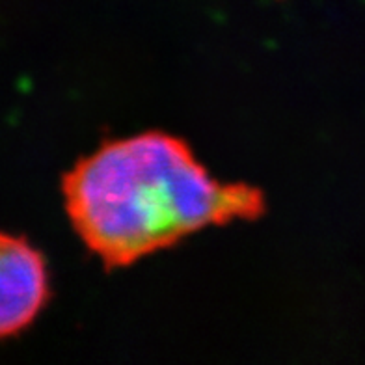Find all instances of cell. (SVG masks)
I'll list each match as a JSON object with an SVG mask.
<instances>
[{"instance_id":"1","label":"cell","mask_w":365,"mask_h":365,"mask_svg":"<svg viewBox=\"0 0 365 365\" xmlns=\"http://www.w3.org/2000/svg\"><path fill=\"white\" fill-rule=\"evenodd\" d=\"M62 188L73 227L108 269L264 211L261 190L217 181L182 140L164 133L105 144L75 164Z\"/></svg>"},{"instance_id":"2","label":"cell","mask_w":365,"mask_h":365,"mask_svg":"<svg viewBox=\"0 0 365 365\" xmlns=\"http://www.w3.org/2000/svg\"><path fill=\"white\" fill-rule=\"evenodd\" d=\"M51 294L43 255L21 237L0 233V337L24 330Z\"/></svg>"}]
</instances>
